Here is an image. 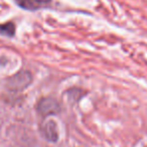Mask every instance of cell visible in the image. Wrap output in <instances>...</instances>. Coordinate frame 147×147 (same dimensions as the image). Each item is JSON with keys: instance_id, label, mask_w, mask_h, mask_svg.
I'll return each mask as SVG.
<instances>
[{"instance_id": "cell-3", "label": "cell", "mask_w": 147, "mask_h": 147, "mask_svg": "<svg viewBox=\"0 0 147 147\" xmlns=\"http://www.w3.org/2000/svg\"><path fill=\"white\" fill-rule=\"evenodd\" d=\"M20 8L29 11L38 10L51 4V0H14Z\"/></svg>"}, {"instance_id": "cell-2", "label": "cell", "mask_w": 147, "mask_h": 147, "mask_svg": "<svg viewBox=\"0 0 147 147\" xmlns=\"http://www.w3.org/2000/svg\"><path fill=\"white\" fill-rule=\"evenodd\" d=\"M37 112L42 117L57 115L61 112V105L57 100L53 98H42L36 105Z\"/></svg>"}, {"instance_id": "cell-1", "label": "cell", "mask_w": 147, "mask_h": 147, "mask_svg": "<svg viewBox=\"0 0 147 147\" xmlns=\"http://www.w3.org/2000/svg\"><path fill=\"white\" fill-rule=\"evenodd\" d=\"M32 82V76L28 71H21L7 80V88L12 92L25 90Z\"/></svg>"}, {"instance_id": "cell-4", "label": "cell", "mask_w": 147, "mask_h": 147, "mask_svg": "<svg viewBox=\"0 0 147 147\" xmlns=\"http://www.w3.org/2000/svg\"><path fill=\"white\" fill-rule=\"evenodd\" d=\"M42 134L47 141L57 142L59 136L57 123L53 120H49L47 122H45L42 127Z\"/></svg>"}, {"instance_id": "cell-5", "label": "cell", "mask_w": 147, "mask_h": 147, "mask_svg": "<svg viewBox=\"0 0 147 147\" xmlns=\"http://www.w3.org/2000/svg\"><path fill=\"white\" fill-rule=\"evenodd\" d=\"M0 34L3 36L12 37L15 34V26L12 22H7L0 24Z\"/></svg>"}]
</instances>
